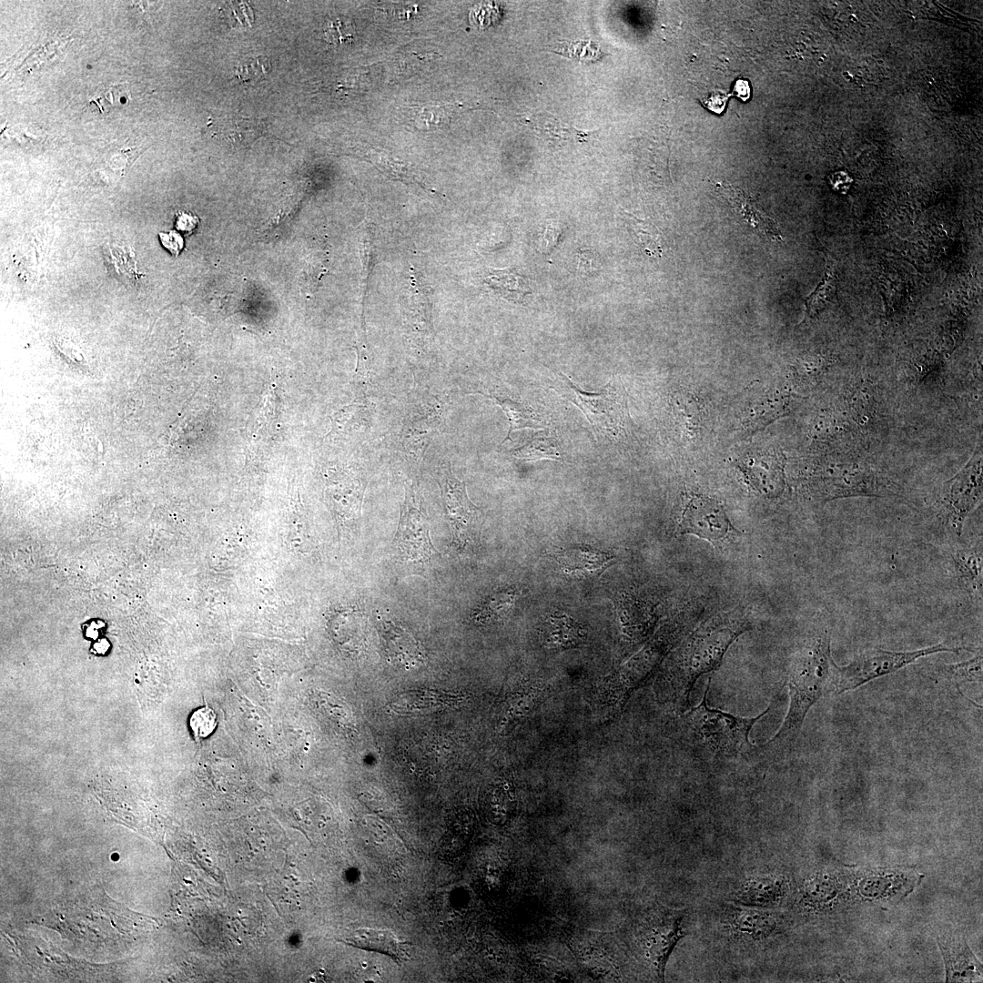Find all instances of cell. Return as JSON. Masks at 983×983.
<instances>
[{
  "label": "cell",
  "instance_id": "1",
  "mask_svg": "<svg viewBox=\"0 0 983 983\" xmlns=\"http://www.w3.org/2000/svg\"><path fill=\"white\" fill-rule=\"evenodd\" d=\"M836 664L826 630L814 636L796 654L787 678L790 696L787 714L777 733L765 747L783 752L793 745L807 712L825 692L829 691Z\"/></svg>",
  "mask_w": 983,
  "mask_h": 983
},
{
  "label": "cell",
  "instance_id": "2",
  "mask_svg": "<svg viewBox=\"0 0 983 983\" xmlns=\"http://www.w3.org/2000/svg\"><path fill=\"white\" fill-rule=\"evenodd\" d=\"M813 485L818 498L828 502L856 496H900L902 487L868 462L839 457L822 465Z\"/></svg>",
  "mask_w": 983,
  "mask_h": 983
},
{
  "label": "cell",
  "instance_id": "3",
  "mask_svg": "<svg viewBox=\"0 0 983 983\" xmlns=\"http://www.w3.org/2000/svg\"><path fill=\"white\" fill-rule=\"evenodd\" d=\"M739 632L738 628L706 627L689 639L669 678L668 700L675 708H688L689 695L695 681L703 674L717 668Z\"/></svg>",
  "mask_w": 983,
  "mask_h": 983
},
{
  "label": "cell",
  "instance_id": "4",
  "mask_svg": "<svg viewBox=\"0 0 983 983\" xmlns=\"http://www.w3.org/2000/svg\"><path fill=\"white\" fill-rule=\"evenodd\" d=\"M710 681L702 702L684 714L688 732L699 744L716 755L733 756L750 748L749 732L771 706L753 718L733 715L707 705Z\"/></svg>",
  "mask_w": 983,
  "mask_h": 983
},
{
  "label": "cell",
  "instance_id": "5",
  "mask_svg": "<svg viewBox=\"0 0 983 983\" xmlns=\"http://www.w3.org/2000/svg\"><path fill=\"white\" fill-rule=\"evenodd\" d=\"M964 649L969 650L966 647L948 646L942 643L914 651L866 649L846 665L836 664L829 691L835 694L852 691L872 680L896 673L919 658L942 652L958 654Z\"/></svg>",
  "mask_w": 983,
  "mask_h": 983
},
{
  "label": "cell",
  "instance_id": "6",
  "mask_svg": "<svg viewBox=\"0 0 983 983\" xmlns=\"http://www.w3.org/2000/svg\"><path fill=\"white\" fill-rule=\"evenodd\" d=\"M552 388L577 406L598 431L612 437L621 433L624 425L626 401L623 389L618 382L610 380L597 391L589 392L558 372Z\"/></svg>",
  "mask_w": 983,
  "mask_h": 983
},
{
  "label": "cell",
  "instance_id": "7",
  "mask_svg": "<svg viewBox=\"0 0 983 983\" xmlns=\"http://www.w3.org/2000/svg\"><path fill=\"white\" fill-rule=\"evenodd\" d=\"M392 545L400 562L416 568L428 565L438 553L431 540L428 518L416 500L413 488L409 486Z\"/></svg>",
  "mask_w": 983,
  "mask_h": 983
},
{
  "label": "cell",
  "instance_id": "8",
  "mask_svg": "<svg viewBox=\"0 0 983 983\" xmlns=\"http://www.w3.org/2000/svg\"><path fill=\"white\" fill-rule=\"evenodd\" d=\"M982 498V451H975L968 462L951 479L945 481L941 491L944 519L950 529L960 535L967 517Z\"/></svg>",
  "mask_w": 983,
  "mask_h": 983
},
{
  "label": "cell",
  "instance_id": "9",
  "mask_svg": "<svg viewBox=\"0 0 983 983\" xmlns=\"http://www.w3.org/2000/svg\"><path fill=\"white\" fill-rule=\"evenodd\" d=\"M437 481L451 529V543L457 549H464L473 542L480 528L481 509L470 500L465 481L452 474L449 463L440 468Z\"/></svg>",
  "mask_w": 983,
  "mask_h": 983
},
{
  "label": "cell",
  "instance_id": "10",
  "mask_svg": "<svg viewBox=\"0 0 983 983\" xmlns=\"http://www.w3.org/2000/svg\"><path fill=\"white\" fill-rule=\"evenodd\" d=\"M734 530L724 507L715 500L691 496L678 523L680 534H692L715 544Z\"/></svg>",
  "mask_w": 983,
  "mask_h": 983
},
{
  "label": "cell",
  "instance_id": "11",
  "mask_svg": "<svg viewBox=\"0 0 983 983\" xmlns=\"http://www.w3.org/2000/svg\"><path fill=\"white\" fill-rule=\"evenodd\" d=\"M750 486L761 495L773 499L785 489V458L776 452H759L745 456L738 463Z\"/></svg>",
  "mask_w": 983,
  "mask_h": 983
},
{
  "label": "cell",
  "instance_id": "12",
  "mask_svg": "<svg viewBox=\"0 0 983 983\" xmlns=\"http://www.w3.org/2000/svg\"><path fill=\"white\" fill-rule=\"evenodd\" d=\"M402 317L412 338L430 339L432 334L431 300L428 286L420 273H410L401 301Z\"/></svg>",
  "mask_w": 983,
  "mask_h": 983
},
{
  "label": "cell",
  "instance_id": "13",
  "mask_svg": "<svg viewBox=\"0 0 983 983\" xmlns=\"http://www.w3.org/2000/svg\"><path fill=\"white\" fill-rule=\"evenodd\" d=\"M937 941L946 965L947 981L981 980L982 965L970 950L963 935L946 933Z\"/></svg>",
  "mask_w": 983,
  "mask_h": 983
},
{
  "label": "cell",
  "instance_id": "14",
  "mask_svg": "<svg viewBox=\"0 0 983 983\" xmlns=\"http://www.w3.org/2000/svg\"><path fill=\"white\" fill-rule=\"evenodd\" d=\"M856 880L858 896L865 900L887 902L898 899L912 890L916 877L906 871H870Z\"/></svg>",
  "mask_w": 983,
  "mask_h": 983
},
{
  "label": "cell",
  "instance_id": "15",
  "mask_svg": "<svg viewBox=\"0 0 983 983\" xmlns=\"http://www.w3.org/2000/svg\"><path fill=\"white\" fill-rule=\"evenodd\" d=\"M718 195L758 233L773 241H782L783 236L776 222L763 212L741 188L728 183L716 185Z\"/></svg>",
  "mask_w": 983,
  "mask_h": 983
},
{
  "label": "cell",
  "instance_id": "16",
  "mask_svg": "<svg viewBox=\"0 0 983 983\" xmlns=\"http://www.w3.org/2000/svg\"><path fill=\"white\" fill-rule=\"evenodd\" d=\"M788 890L786 880L781 876L757 874L747 877L735 894L738 904L755 907H770L778 905Z\"/></svg>",
  "mask_w": 983,
  "mask_h": 983
},
{
  "label": "cell",
  "instance_id": "17",
  "mask_svg": "<svg viewBox=\"0 0 983 983\" xmlns=\"http://www.w3.org/2000/svg\"><path fill=\"white\" fill-rule=\"evenodd\" d=\"M463 697L433 689H413L396 695L389 704L391 711L400 714H427L457 706Z\"/></svg>",
  "mask_w": 983,
  "mask_h": 983
},
{
  "label": "cell",
  "instance_id": "18",
  "mask_svg": "<svg viewBox=\"0 0 983 983\" xmlns=\"http://www.w3.org/2000/svg\"><path fill=\"white\" fill-rule=\"evenodd\" d=\"M730 923L739 936L752 940L765 939L778 928V919L774 913L743 905L734 908Z\"/></svg>",
  "mask_w": 983,
  "mask_h": 983
},
{
  "label": "cell",
  "instance_id": "19",
  "mask_svg": "<svg viewBox=\"0 0 983 983\" xmlns=\"http://www.w3.org/2000/svg\"><path fill=\"white\" fill-rule=\"evenodd\" d=\"M382 637L387 655L394 665L411 669L423 662L424 654L419 642L402 628L385 624Z\"/></svg>",
  "mask_w": 983,
  "mask_h": 983
},
{
  "label": "cell",
  "instance_id": "20",
  "mask_svg": "<svg viewBox=\"0 0 983 983\" xmlns=\"http://www.w3.org/2000/svg\"><path fill=\"white\" fill-rule=\"evenodd\" d=\"M953 563L958 583L972 595H982V547L976 545L957 549Z\"/></svg>",
  "mask_w": 983,
  "mask_h": 983
},
{
  "label": "cell",
  "instance_id": "21",
  "mask_svg": "<svg viewBox=\"0 0 983 983\" xmlns=\"http://www.w3.org/2000/svg\"><path fill=\"white\" fill-rule=\"evenodd\" d=\"M613 556L584 548L567 550L559 555V562L566 573L599 575L613 563Z\"/></svg>",
  "mask_w": 983,
  "mask_h": 983
},
{
  "label": "cell",
  "instance_id": "22",
  "mask_svg": "<svg viewBox=\"0 0 983 983\" xmlns=\"http://www.w3.org/2000/svg\"><path fill=\"white\" fill-rule=\"evenodd\" d=\"M347 942L354 947L386 954L400 959L405 954V942H401L394 934L384 929L360 928L354 931Z\"/></svg>",
  "mask_w": 983,
  "mask_h": 983
},
{
  "label": "cell",
  "instance_id": "23",
  "mask_svg": "<svg viewBox=\"0 0 983 983\" xmlns=\"http://www.w3.org/2000/svg\"><path fill=\"white\" fill-rule=\"evenodd\" d=\"M460 106L451 103L415 106L409 109L407 119L420 131H436L451 124Z\"/></svg>",
  "mask_w": 983,
  "mask_h": 983
},
{
  "label": "cell",
  "instance_id": "24",
  "mask_svg": "<svg viewBox=\"0 0 983 983\" xmlns=\"http://www.w3.org/2000/svg\"><path fill=\"white\" fill-rule=\"evenodd\" d=\"M684 914H670L650 937L652 954L658 969L664 970L665 961L676 942L683 937L682 924Z\"/></svg>",
  "mask_w": 983,
  "mask_h": 983
},
{
  "label": "cell",
  "instance_id": "25",
  "mask_svg": "<svg viewBox=\"0 0 983 983\" xmlns=\"http://www.w3.org/2000/svg\"><path fill=\"white\" fill-rule=\"evenodd\" d=\"M836 877L828 873H817L803 886L802 903L811 909L826 908L836 898L839 886Z\"/></svg>",
  "mask_w": 983,
  "mask_h": 983
},
{
  "label": "cell",
  "instance_id": "26",
  "mask_svg": "<svg viewBox=\"0 0 983 983\" xmlns=\"http://www.w3.org/2000/svg\"><path fill=\"white\" fill-rule=\"evenodd\" d=\"M533 129L538 131L547 140L555 142L573 140L583 143L598 134V131H583L572 126L563 124L555 117L549 114H541L532 117Z\"/></svg>",
  "mask_w": 983,
  "mask_h": 983
},
{
  "label": "cell",
  "instance_id": "27",
  "mask_svg": "<svg viewBox=\"0 0 983 983\" xmlns=\"http://www.w3.org/2000/svg\"><path fill=\"white\" fill-rule=\"evenodd\" d=\"M825 275L815 290L805 299L807 317H814L822 310L832 300L836 290L837 263L826 252H825Z\"/></svg>",
  "mask_w": 983,
  "mask_h": 983
},
{
  "label": "cell",
  "instance_id": "28",
  "mask_svg": "<svg viewBox=\"0 0 983 983\" xmlns=\"http://www.w3.org/2000/svg\"><path fill=\"white\" fill-rule=\"evenodd\" d=\"M486 396L492 399L502 408L510 423L508 433L502 443L509 440L511 434L514 431L524 428L539 429L544 426L538 412L530 406L519 401H514L512 399L502 398L495 395Z\"/></svg>",
  "mask_w": 983,
  "mask_h": 983
},
{
  "label": "cell",
  "instance_id": "29",
  "mask_svg": "<svg viewBox=\"0 0 983 983\" xmlns=\"http://www.w3.org/2000/svg\"><path fill=\"white\" fill-rule=\"evenodd\" d=\"M512 455L522 461H534L542 459L560 461L561 449L555 437L539 434L522 446L512 451Z\"/></svg>",
  "mask_w": 983,
  "mask_h": 983
},
{
  "label": "cell",
  "instance_id": "30",
  "mask_svg": "<svg viewBox=\"0 0 983 983\" xmlns=\"http://www.w3.org/2000/svg\"><path fill=\"white\" fill-rule=\"evenodd\" d=\"M546 49L583 64L594 63L604 56L599 46L591 39L562 41Z\"/></svg>",
  "mask_w": 983,
  "mask_h": 983
},
{
  "label": "cell",
  "instance_id": "31",
  "mask_svg": "<svg viewBox=\"0 0 983 983\" xmlns=\"http://www.w3.org/2000/svg\"><path fill=\"white\" fill-rule=\"evenodd\" d=\"M625 217L642 249L649 256L661 257L663 238L657 227L629 213H625Z\"/></svg>",
  "mask_w": 983,
  "mask_h": 983
},
{
  "label": "cell",
  "instance_id": "32",
  "mask_svg": "<svg viewBox=\"0 0 983 983\" xmlns=\"http://www.w3.org/2000/svg\"><path fill=\"white\" fill-rule=\"evenodd\" d=\"M486 283L502 297L519 301L529 287L523 278L510 270H494L486 278Z\"/></svg>",
  "mask_w": 983,
  "mask_h": 983
},
{
  "label": "cell",
  "instance_id": "33",
  "mask_svg": "<svg viewBox=\"0 0 983 983\" xmlns=\"http://www.w3.org/2000/svg\"><path fill=\"white\" fill-rule=\"evenodd\" d=\"M514 593L503 591L489 596L475 611L473 618L481 623L499 620L506 616L513 606Z\"/></svg>",
  "mask_w": 983,
  "mask_h": 983
},
{
  "label": "cell",
  "instance_id": "34",
  "mask_svg": "<svg viewBox=\"0 0 983 983\" xmlns=\"http://www.w3.org/2000/svg\"><path fill=\"white\" fill-rule=\"evenodd\" d=\"M551 631L546 641L552 647L574 646L582 641L579 629L566 617H552Z\"/></svg>",
  "mask_w": 983,
  "mask_h": 983
},
{
  "label": "cell",
  "instance_id": "35",
  "mask_svg": "<svg viewBox=\"0 0 983 983\" xmlns=\"http://www.w3.org/2000/svg\"><path fill=\"white\" fill-rule=\"evenodd\" d=\"M945 671L957 684L979 682L982 678V654L978 653L969 660L948 665Z\"/></svg>",
  "mask_w": 983,
  "mask_h": 983
},
{
  "label": "cell",
  "instance_id": "36",
  "mask_svg": "<svg viewBox=\"0 0 983 983\" xmlns=\"http://www.w3.org/2000/svg\"><path fill=\"white\" fill-rule=\"evenodd\" d=\"M324 36L330 44L340 45L354 40L355 27L351 20L344 16L329 19L324 26Z\"/></svg>",
  "mask_w": 983,
  "mask_h": 983
},
{
  "label": "cell",
  "instance_id": "37",
  "mask_svg": "<svg viewBox=\"0 0 983 983\" xmlns=\"http://www.w3.org/2000/svg\"><path fill=\"white\" fill-rule=\"evenodd\" d=\"M217 726L215 712L208 706L195 710L189 717V727L197 740L209 736Z\"/></svg>",
  "mask_w": 983,
  "mask_h": 983
},
{
  "label": "cell",
  "instance_id": "38",
  "mask_svg": "<svg viewBox=\"0 0 983 983\" xmlns=\"http://www.w3.org/2000/svg\"><path fill=\"white\" fill-rule=\"evenodd\" d=\"M271 66L268 57L259 56L240 64L236 69V76L245 82L258 81L270 72Z\"/></svg>",
  "mask_w": 983,
  "mask_h": 983
},
{
  "label": "cell",
  "instance_id": "39",
  "mask_svg": "<svg viewBox=\"0 0 983 983\" xmlns=\"http://www.w3.org/2000/svg\"><path fill=\"white\" fill-rule=\"evenodd\" d=\"M159 238L163 246L175 256L179 254L184 245L181 236L174 230L168 233H159Z\"/></svg>",
  "mask_w": 983,
  "mask_h": 983
},
{
  "label": "cell",
  "instance_id": "40",
  "mask_svg": "<svg viewBox=\"0 0 983 983\" xmlns=\"http://www.w3.org/2000/svg\"><path fill=\"white\" fill-rule=\"evenodd\" d=\"M198 222V218L188 213L180 212L177 217V227L183 231H192Z\"/></svg>",
  "mask_w": 983,
  "mask_h": 983
},
{
  "label": "cell",
  "instance_id": "41",
  "mask_svg": "<svg viewBox=\"0 0 983 983\" xmlns=\"http://www.w3.org/2000/svg\"><path fill=\"white\" fill-rule=\"evenodd\" d=\"M734 93L739 98L746 100L750 96V88L748 83L743 79L737 80L734 87Z\"/></svg>",
  "mask_w": 983,
  "mask_h": 983
},
{
  "label": "cell",
  "instance_id": "42",
  "mask_svg": "<svg viewBox=\"0 0 983 983\" xmlns=\"http://www.w3.org/2000/svg\"><path fill=\"white\" fill-rule=\"evenodd\" d=\"M725 102V97L724 96H722V95H714V96L709 97V101H707V106L710 109H712L714 105L715 104L713 110L720 112L722 109H724Z\"/></svg>",
  "mask_w": 983,
  "mask_h": 983
},
{
  "label": "cell",
  "instance_id": "43",
  "mask_svg": "<svg viewBox=\"0 0 983 983\" xmlns=\"http://www.w3.org/2000/svg\"><path fill=\"white\" fill-rule=\"evenodd\" d=\"M102 626L99 623L92 622L86 629V635L89 638L96 639L99 636Z\"/></svg>",
  "mask_w": 983,
  "mask_h": 983
},
{
  "label": "cell",
  "instance_id": "44",
  "mask_svg": "<svg viewBox=\"0 0 983 983\" xmlns=\"http://www.w3.org/2000/svg\"><path fill=\"white\" fill-rule=\"evenodd\" d=\"M109 648V643L106 639H100L93 645V651L98 654H104Z\"/></svg>",
  "mask_w": 983,
  "mask_h": 983
}]
</instances>
